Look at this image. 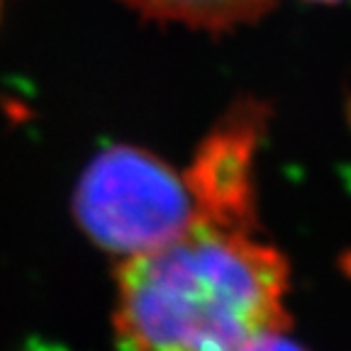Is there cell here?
<instances>
[{"label":"cell","mask_w":351,"mask_h":351,"mask_svg":"<svg viewBox=\"0 0 351 351\" xmlns=\"http://www.w3.org/2000/svg\"><path fill=\"white\" fill-rule=\"evenodd\" d=\"M313 3H341V0H313Z\"/></svg>","instance_id":"obj_6"},{"label":"cell","mask_w":351,"mask_h":351,"mask_svg":"<svg viewBox=\"0 0 351 351\" xmlns=\"http://www.w3.org/2000/svg\"><path fill=\"white\" fill-rule=\"evenodd\" d=\"M269 108L256 98L237 100L200 142L183 171L200 227L252 234L256 227L254 161L266 134Z\"/></svg>","instance_id":"obj_3"},{"label":"cell","mask_w":351,"mask_h":351,"mask_svg":"<svg viewBox=\"0 0 351 351\" xmlns=\"http://www.w3.org/2000/svg\"><path fill=\"white\" fill-rule=\"evenodd\" d=\"M73 213L98 247L127 258L156 252L200 227L183 171L130 144L105 149L86 166Z\"/></svg>","instance_id":"obj_2"},{"label":"cell","mask_w":351,"mask_h":351,"mask_svg":"<svg viewBox=\"0 0 351 351\" xmlns=\"http://www.w3.org/2000/svg\"><path fill=\"white\" fill-rule=\"evenodd\" d=\"M288 261L252 234L197 227L117 271L122 351H241L285 332Z\"/></svg>","instance_id":"obj_1"},{"label":"cell","mask_w":351,"mask_h":351,"mask_svg":"<svg viewBox=\"0 0 351 351\" xmlns=\"http://www.w3.org/2000/svg\"><path fill=\"white\" fill-rule=\"evenodd\" d=\"M241 351H305L298 341L288 339L285 332H266L252 339Z\"/></svg>","instance_id":"obj_5"},{"label":"cell","mask_w":351,"mask_h":351,"mask_svg":"<svg viewBox=\"0 0 351 351\" xmlns=\"http://www.w3.org/2000/svg\"><path fill=\"white\" fill-rule=\"evenodd\" d=\"M154 20L183 22L200 29H232L274 8L276 0H122Z\"/></svg>","instance_id":"obj_4"}]
</instances>
